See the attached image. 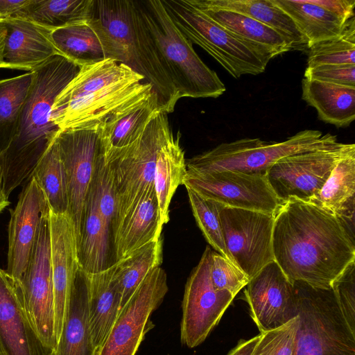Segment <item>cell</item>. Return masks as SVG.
I'll return each instance as SVG.
<instances>
[{"label":"cell","mask_w":355,"mask_h":355,"mask_svg":"<svg viewBox=\"0 0 355 355\" xmlns=\"http://www.w3.org/2000/svg\"><path fill=\"white\" fill-rule=\"evenodd\" d=\"M51 32L23 18L0 21L1 68L31 71L58 54Z\"/></svg>","instance_id":"obj_21"},{"label":"cell","mask_w":355,"mask_h":355,"mask_svg":"<svg viewBox=\"0 0 355 355\" xmlns=\"http://www.w3.org/2000/svg\"><path fill=\"white\" fill-rule=\"evenodd\" d=\"M114 271V263L98 272L83 271L87 288L89 327L97 354L121 309V295Z\"/></svg>","instance_id":"obj_23"},{"label":"cell","mask_w":355,"mask_h":355,"mask_svg":"<svg viewBox=\"0 0 355 355\" xmlns=\"http://www.w3.org/2000/svg\"><path fill=\"white\" fill-rule=\"evenodd\" d=\"M183 185L224 206L275 214L283 203L265 175L232 171L187 172Z\"/></svg>","instance_id":"obj_15"},{"label":"cell","mask_w":355,"mask_h":355,"mask_svg":"<svg viewBox=\"0 0 355 355\" xmlns=\"http://www.w3.org/2000/svg\"><path fill=\"white\" fill-rule=\"evenodd\" d=\"M294 21L309 48L341 35L348 19L315 4L311 0H271Z\"/></svg>","instance_id":"obj_29"},{"label":"cell","mask_w":355,"mask_h":355,"mask_svg":"<svg viewBox=\"0 0 355 355\" xmlns=\"http://www.w3.org/2000/svg\"><path fill=\"white\" fill-rule=\"evenodd\" d=\"M0 68H1V49H0Z\"/></svg>","instance_id":"obj_50"},{"label":"cell","mask_w":355,"mask_h":355,"mask_svg":"<svg viewBox=\"0 0 355 355\" xmlns=\"http://www.w3.org/2000/svg\"><path fill=\"white\" fill-rule=\"evenodd\" d=\"M168 291L165 271L155 268L121 308L97 355H135L145 334L154 327L151 313Z\"/></svg>","instance_id":"obj_13"},{"label":"cell","mask_w":355,"mask_h":355,"mask_svg":"<svg viewBox=\"0 0 355 355\" xmlns=\"http://www.w3.org/2000/svg\"><path fill=\"white\" fill-rule=\"evenodd\" d=\"M210 277L216 290L227 291L234 296L248 284L250 279L236 265L212 251Z\"/></svg>","instance_id":"obj_43"},{"label":"cell","mask_w":355,"mask_h":355,"mask_svg":"<svg viewBox=\"0 0 355 355\" xmlns=\"http://www.w3.org/2000/svg\"><path fill=\"white\" fill-rule=\"evenodd\" d=\"M331 288L344 319L355 333V261L347 266Z\"/></svg>","instance_id":"obj_44"},{"label":"cell","mask_w":355,"mask_h":355,"mask_svg":"<svg viewBox=\"0 0 355 355\" xmlns=\"http://www.w3.org/2000/svg\"><path fill=\"white\" fill-rule=\"evenodd\" d=\"M354 144L337 142L328 147L286 156L268 171V182L282 202L295 198L313 202L338 162Z\"/></svg>","instance_id":"obj_9"},{"label":"cell","mask_w":355,"mask_h":355,"mask_svg":"<svg viewBox=\"0 0 355 355\" xmlns=\"http://www.w3.org/2000/svg\"><path fill=\"white\" fill-rule=\"evenodd\" d=\"M137 1L163 68L180 98H217L226 87L178 28L162 0Z\"/></svg>","instance_id":"obj_4"},{"label":"cell","mask_w":355,"mask_h":355,"mask_svg":"<svg viewBox=\"0 0 355 355\" xmlns=\"http://www.w3.org/2000/svg\"><path fill=\"white\" fill-rule=\"evenodd\" d=\"M131 80L144 81L142 76L113 59H105L82 66L75 77L57 96L53 108L75 98Z\"/></svg>","instance_id":"obj_30"},{"label":"cell","mask_w":355,"mask_h":355,"mask_svg":"<svg viewBox=\"0 0 355 355\" xmlns=\"http://www.w3.org/2000/svg\"><path fill=\"white\" fill-rule=\"evenodd\" d=\"M29 0H0V21L17 17Z\"/></svg>","instance_id":"obj_47"},{"label":"cell","mask_w":355,"mask_h":355,"mask_svg":"<svg viewBox=\"0 0 355 355\" xmlns=\"http://www.w3.org/2000/svg\"><path fill=\"white\" fill-rule=\"evenodd\" d=\"M185 187L193 214L205 238L218 253L232 261L225 244L220 221L221 204L203 197L188 187Z\"/></svg>","instance_id":"obj_40"},{"label":"cell","mask_w":355,"mask_h":355,"mask_svg":"<svg viewBox=\"0 0 355 355\" xmlns=\"http://www.w3.org/2000/svg\"><path fill=\"white\" fill-rule=\"evenodd\" d=\"M312 203L338 218L354 215L355 150L338 162Z\"/></svg>","instance_id":"obj_35"},{"label":"cell","mask_w":355,"mask_h":355,"mask_svg":"<svg viewBox=\"0 0 355 355\" xmlns=\"http://www.w3.org/2000/svg\"><path fill=\"white\" fill-rule=\"evenodd\" d=\"M304 78L355 87V65H319L306 67Z\"/></svg>","instance_id":"obj_45"},{"label":"cell","mask_w":355,"mask_h":355,"mask_svg":"<svg viewBox=\"0 0 355 355\" xmlns=\"http://www.w3.org/2000/svg\"><path fill=\"white\" fill-rule=\"evenodd\" d=\"M223 238L232 261L252 279L274 261V214L221 205Z\"/></svg>","instance_id":"obj_10"},{"label":"cell","mask_w":355,"mask_h":355,"mask_svg":"<svg viewBox=\"0 0 355 355\" xmlns=\"http://www.w3.org/2000/svg\"><path fill=\"white\" fill-rule=\"evenodd\" d=\"M95 0H29L17 17L50 31L83 24L94 16Z\"/></svg>","instance_id":"obj_34"},{"label":"cell","mask_w":355,"mask_h":355,"mask_svg":"<svg viewBox=\"0 0 355 355\" xmlns=\"http://www.w3.org/2000/svg\"><path fill=\"white\" fill-rule=\"evenodd\" d=\"M32 326L17 282L0 268V355H51Z\"/></svg>","instance_id":"obj_20"},{"label":"cell","mask_w":355,"mask_h":355,"mask_svg":"<svg viewBox=\"0 0 355 355\" xmlns=\"http://www.w3.org/2000/svg\"><path fill=\"white\" fill-rule=\"evenodd\" d=\"M51 355H97L89 323L87 284L80 268L71 291L61 334Z\"/></svg>","instance_id":"obj_25"},{"label":"cell","mask_w":355,"mask_h":355,"mask_svg":"<svg viewBox=\"0 0 355 355\" xmlns=\"http://www.w3.org/2000/svg\"><path fill=\"white\" fill-rule=\"evenodd\" d=\"M162 227L155 191L148 193L112 223L114 263L158 240Z\"/></svg>","instance_id":"obj_22"},{"label":"cell","mask_w":355,"mask_h":355,"mask_svg":"<svg viewBox=\"0 0 355 355\" xmlns=\"http://www.w3.org/2000/svg\"><path fill=\"white\" fill-rule=\"evenodd\" d=\"M298 325L293 355H355V333L331 288L293 282Z\"/></svg>","instance_id":"obj_7"},{"label":"cell","mask_w":355,"mask_h":355,"mask_svg":"<svg viewBox=\"0 0 355 355\" xmlns=\"http://www.w3.org/2000/svg\"><path fill=\"white\" fill-rule=\"evenodd\" d=\"M302 98L314 107L319 119L338 128L355 119V87L311 80H302Z\"/></svg>","instance_id":"obj_27"},{"label":"cell","mask_w":355,"mask_h":355,"mask_svg":"<svg viewBox=\"0 0 355 355\" xmlns=\"http://www.w3.org/2000/svg\"><path fill=\"white\" fill-rule=\"evenodd\" d=\"M93 18L103 35L107 58L142 76L157 95L159 111L173 112L180 98L163 68L137 1L95 0Z\"/></svg>","instance_id":"obj_3"},{"label":"cell","mask_w":355,"mask_h":355,"mask_svg":"<svg viewBox=\"0 0 355 355\" xmlns=\"http://www.w3.org/2000/svg\"><path fill=\"white\" fill-rule=\"evenodd\" d=\"M112 230L101 216L91 187L86 202L80 239L77 245L79 268L87 273L105 270L108 266Z\"/></svg>","instance_id":"obj_26"},{"label":"cell","mask_w":355,"mask_h":355,"mask_svg":"<svg viewBox=\"0 0 355 355\" xmlns=\"http://www.w3.org/2000/svg\"><path fill=\"white\" fill-rule=\"evenodd\" d=\"M10 211L6 272L19 281L28 266L42 223L50 212L47 200L33 177L28 178L16 206Z\"/></svg>","instance_id":"obj_18"},{"label":"cell","mask_w":355,"mask_h":355,"mask_svg":"<svg viewBox=\"0 0 355 355\" xmlns=\"http://www.w3.org/2000/svg\"><path fill=\"white\" fill-rule=\"evenodd\" d=\"M337 137L320 130H304L286 140L268 142L259 138H245L222 143L186 162L187 172L209 173L232 171L266 176L279 159L291 155L330 146Z\"/></svg>","instance_id":"obj_6"},{"label":"cell","mask_w":355,"mask_h":355,"mask_svg":"<svg viewBox=\"0 0 355 355\" xmlns=\"http://www.w3.org/2000/svg\"><path fill=\"white\" fill-rule=\"evenodd\" d=\"M48 218L42 223L26 270L16 282L32 326L42 342L53 351L57 340Z\"/></svg>","instance_id":"obj_14"},{"label":"cell","mask_w":355,"mask_h":355,"mask_svg":"<svg viewBox=\"0 0 355 355\" xmlns=\"http://www.w3.org/2000/svg\"><path fill=\"white\" fill-rule=\"evenodd\" d=\"M180 133L173 136L159 150L155 170L154 186L163 226L169 220V205L178 187L187 174Z\"/></svg>","instance_id":"obj_33"},{"label":"cell","mask_w":355,"mask_h":355,"mask_svg":"<svg viewBox=\"0 0 355 355\" xmlns=\"http://www.w3.org/2000/svg\"><path fill=\"white\" fill-rule=\"evenodd\" d=\"M30 176L35 178L42 190L50 211L55 214H67V178L55 139L40 158Z\"/></svg>","instance_id":"obj_38"},{"label":"cell","mask_w":355,"mask_h":355,"mask_svg":"<svg viewBox=\"0 0 355 355\" xmlns=\"http://www.w3.org/2000/svg\"><path fill=\"white\" fill-rule=\"evenodd\" d=\"M260 334L249 340L241 339L237 345L227 355H251L254 346L257 343Z\"/></svg>","instance_id":"obj_48"},{"label":"cell","mask_w":355,"mask_h":355,"mask_svg":"<svg viewBox=\"0 0 355 355\" xmlns=\"http://www.w3.org/2000/svg\"><path fill=\"white\" fill-rule=\"evenodd\" d=\"M178 28L213 57L232 77L257 75L277 55L227 31L187 0H162Z\"/></svg>","instance_id":"obj_5"},{"label":"cell","mask_w":355,"mask_h":355,"mask_svg":"<svg viewBox=\"0 0 355 355\" xmlns=\"http://www.w3.org/2000/svg\"><path fill=\"white\" fill-rule=\"evenodd\" d=\"M297 325L296 316L279 328L260 333L251 355H293Z\"/></svg>","instance_id":"obj_42"},{"label":"cell","mask_w":355,"mask_h":355,"mask_svg":"<svg viewBox=\"0 0 355 355\" xmlns=\"http://www.w3.org/2000/svg\"><path fill=\"white\" fill-rule=\"evenodd\" d=\"M217 24L235 35L272 51L277 56L293 50L292 43L273 28L233 11L205 7L187 0Z\"/></svg>","instance_id":"obj_31"},{"label":"cell","mask_w":355,"mask_h":355,"mask_svg":"<svg viewBox=\"0 0 355 355\" xmlns=\"http://www.w3.org/2000/svg\"><path fill=\"white\" fill-rule=\"evenodd\" d=\"M158 112L157 97L153 92L149 97L130 103L112 114L98 126L103 155L136 141Z\"/></svg>","instance_id":"obj_24"},{"label":"cell","mask_w":355,"mask_h":355,"mask_svg":"<svg viewBox=\"0 0 355 355\" xmlns=\"http://www.w3.org/2000/svg\"><path fill=\"white\" fill-rule=\"evenodd\" d=\"M329 12L336 14L345 19L354 17V0H311Z\"/></svg>","instance_id":"obj_46"},{"label":"cell","mask_w":355,"mask_h":355,"mask_svg":"<svg viewBox=\"0 0 355 355\" xmlns=\"http://www.w3.org/2000/svg\"><path fill=\"white\" fill-rule=\"evenodd\" d=\"M55 141L65 171L67 215L73 224L77 247L96 162L103 150L99 128L62 130Z\"/></svg>","instance_id":"obj_12"},{"label":"cell","mask_w":355,"mask_h":355,"mask_svg":"<svg viewBox=\"0 0 355 355\" xmlns=\"http://www.w3.org/2000/svg\"><path fill=\"white\" fill-rule=\"evenodd\" d=\"M80 67L57 54L37 67L24 105L15 138L1 153L3 188L8 197L28 178L60 132L52 120L57 96L75 77Z\"/></svg>","instance_id":"obj_2"},{"label":"cell","mask_w":355,"mask_h":355,"mask_svg":"<svg viewBox=\"0 0 355 355\" xmlns=\"http://www.w3.org/2000/svg\"><path fill=\"white\" fill-rule=\"evenodd\" d=\"M207 8L238 12L277 31L288 39L293 50L308 51L307 41L294 21L271 0H191Z\"/></svg>","instance_id":"obj_28"},{"label":"cell","mask_w":355,"mask_h":355,"mask_svg":"<svg viewBox=\"0 0 355 355\" xmlns=\"http://www.w3.org/2000/svg\"><path fill=\"white\" fill-rule=\"evenodd\" d=\"M307 67L319 65H355V19L347 20L340 35L311 45Z\"/></svg>","instance_id":"obj_39"},{"label":"cell","mask_w":355,"mask_h":355,"mask_svg":"<svg viewBox=\"0 0 355 355\" xmlns=\"http://www.w3.org/2000/svg\"><path fill=\"white\" fill-rule=\"evenodd\" d=\"M173 136L167 114L158 112L136 141L103 155L115 183L116 209L113 221L144 196L155 191L157 157L162 148Z\"/></svg>","instance_id":"obj_8"},{"label":"cell","mask_w":355,"mask_h":355,"mask_svg":"<svg viewBox=\"0 0 355 355\" xmlns=\"http://www.w3.org/2000/svg\"><path fill=\"white\" fill-rule=\"evenodd\" d=\"M10 204L8 197L6 196L3 188V176L1 155L0 153V213Z\"/></svg>","instance_id":"obj_49"},{"label":"cell","mask_w":355,"mask_h":355,"mask_svg":"<svg viewBox=\"0 0 355 355\" xmlns=\"http://www.w3.org/2000/svg\"><path fill=\"white\" fill-rule=\"evenodd\" d=\"M162 261V239L148 243L125 258L114 263V277L121 295V308L148 274Z\"/></svg>","instance_id":"obj_36"},{"label":"cell","mask_w":355,"mask_h":355,"mask_svg":"<svg viewBox=\"0 0 355 355\" xmlns=\"http://www.w3.org/2000/svg\"><path fill=\"white\" fill-rule=\"evenodd\" d=\"M211 253L207 246L185 285L180 340L189 348L207 338L235 297L227 291L214 287L210 277Z\"/></svg>","instance_id":"obj_11"},{"label":"cell","mask_w":355,"mask_h":355,"mask_svg":"<svg viewBox=\"0 0 355 355\" xmlns=\"http://www.w3.org/2000/svg\"><path fill=\"white\" fill-rule=\"evenodd\" d=\"M245 296L260 333L279 328L297 316L293 282L275 261L250 279Z\"/></svg>","instance_id":"obj_17"},{"label":"cell","mask_w":355,"mask_h":355,"mask_svg":"<svg viewBox=\"0 0 355 355\" xmlns=\"http://www.w3.org/2000/svg\"><path fill=\"white\" fill-rule=\"evenodd\" d=\"M54 295L55 334L57 343L64 322L71 291L79 269L76 236L67 214L50 211L48 218Z\"/></svg>","instance_id":"obj_19"},{"label":"cell","mask_w":355,"mask_h":355,"mask_svg":"<svg viewBox=\"0 0 355 355\" xmlns=\"http://www.w3.org/2000/svg\"><path fill=\"white\" fill-rule=\"evenodd\" d=\"M153 92L151 85L142 80L124 81L53 108L52 120L60 131L97 128L114 112Z\"/></svg>","instance_id":"obj_16"},{"label":"cell","mask_w":355,"mask_h":355,"mask_svg":"<svg viewBox=\"0 0 355 355\" xmlns=\"http://www.w3.org/2000/svg\"><path fill=\"white\" fill-rule=\"evenodd\" d=\"M91 187L94 193L98 210L112 230L116 209V188L112 172L109 165L105 162L103 150L96 162Z\"/></svg>","instance_id":"obj_41"},{"label":"cell","mask_w":355,"mask_h":355,"mask_svg":"<svg viewBox=\"0 0 355 355\" xmlns=\"http://www.w3.org/2000/svg\"><path fill=\"white\" fill-rule=\"evenodd\" d=\"M33 72L0 80V153L15 138L22 109L33 82Z\"/></svg>","instance_id":"obj_37"},{"label":"cell","mask_w":355,"mask_h":355,"mask_svg":"<svg viewBox=\"0 0 355 355\" xmlns=\"http://www.w3.org/2000/svg\"><path fill=\"white\" fill-rule=\"evenodd\" d=\"M51 40L58 54L80 67L108 59L103 36L91 20L53 30Z\"/></svg>","instance_id":"obj_32"},{"label":"cell","mask_w":355,"mask_h":355,"mask_svg":"<svg viewBox=\"0 0 355 355\" xmlns=\"http://www.w3.org/2000/svg\"><path fill=\"white\" fill-rule=\"evenodd\" d=\"M274 218L275 261L291 282L329 289L355 261V241L336 215L316 204L291 198Z\"/></svg>","instance_id":"obj_1"}]
</instances>
